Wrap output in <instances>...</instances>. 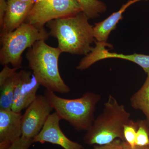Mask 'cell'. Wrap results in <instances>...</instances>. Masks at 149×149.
<instances>
[{
  "instance_id": "cell-12",
  "label": "cell",
  "mask_w": 149,
  "mask_h": 149,
  "mask_svg": "<svg viewBox=\"0 0 149 149\" xmlns=\"http://www.w3.org/2000/svg\"><path fill=\"white\" fill-rule=\"evenodd\" d=\"M34 3L18 0L7 1V8L1 34L13 32L25 22Z\"/></svg>"
},
{
  "instance_id": "cell-17",
  "label": "cell",
  "mask_w": 149,
  "mask_h": 149,
  "mask_svg": "<svg viewBox=\"0 0 149 149\" xmlns=\"http://www.w3.org/2000/svg\"><path fill=\"white\" fill-rule=\"evenodd\" d=\"M139 123L135 145L137 146H149V126L146 120H139Z\"/></svg>"
},
{
  "instance_id": "cell-5",
  "label": "cell",
  "mask_w": 149,
  "mask_h": 149,
  "mask_svg": "<svg viewBox=\"0 0 149 149\" xmlns=\"http://www.w3.org/2000/svg\"><path fill=\"white\" fill-rule=\"evenodd\" d=\"M49 33L45 27H38L24 22L13 32L1 34L0 63L3 66L11 65L19 68L22 64V54L37 41H46Z\"/></svg>"
},
{
  "instance_id": "cell-21",
  "label": "cell",
  "mask_w": 149,
  "mask_h": 149,
  "mask_svg": "<svg viewBox=\"0 0 149 149\" xmlns=\"http://www.w3.org/2000/svg\"><path fill=\"white\" fill-rule=\"evenodd\" d=\"M123 141L120 139H116L109 143L103 145H95L93 149H124Z\"/></svg>"
},
{
  "instance_id": "cell-20",
  "label": "cell",
  "mask_w": 149,
  "mask_h": 149,
  "mask_svg": "<svg viewBox=\"0 0 149 149\" xmlns=\"http://www.w3.org/2000/svg\"><path fill=\"white\" fill-rule=\"evenodd\" d=\"M32 140H28L21 137L6 149H29L33 144Z\"/></svg>"
},
{
  "instance_id": "cell-4",
  "label": "cell",
  "mask_w": 149,
  "mask_h": 149,
  "mask_svg": "<svg viewBox=\"0 0 149 149\" xmlns=\"http://www.w3.org/2000/svg\"><path fill=\"white\" fill-rule=\"evenodd\" d=\"M44 95L61 119L78 132L88 131L93 125L96 107L101 99L100 95L90 92L73 99L61 97L47 90Z\"/></svg>"
},
{
  "instance_id": "cell-10",
  "label": "cell",
  "mask_w": 149,
  "mask_h": 149,
  "mask_svg": "<svg viewBox=\"0 0 149 149\" xmlns=\"http://www.w3.org/2000/svg\"><path fill=\"white\" fill-rule=\"evenodd\" d=\"M40 83L32 72L24 70L18 72L12 110L21 113L27 109L37 97Z\"/></svg>"
},
{
  "instance_id": "cell-15",
  "label": "cell",
  "mask_w": 149,
  "mask_h": 149,
  "mask_svg": "<svg viewBox=\"0 0 149 149\" xmlns=\"http://www.w3.org/2000/svg\"><path fill=\"white\" fill-rule=\"evenodd\" d=\"M18 78L17 71L0 86V110H11L14 96Z\"/></svg>"
},
{
  "instance_id": "cell-18",
  "label": "cell",
  "mask_w": 149,
  "mask_h": 149,
  "mask_svg": "<svg viewBox=\"0 0 149 149\" xmlns=\"http://www.w3.org/2000/svg\"><path fill=\"white\" fill-rule=\"evenodd\" d=\"M139 120L134 121L131 120L125 124L123 128V135L124 140L131 146L133 148L135 147L136 133L139 128Z\"/></svg>"
},
{
  "instance_id": "cell-6",
  "label": "cell",
  "mask_w": 149,
  "mask_h": 149,
  "mask_svg": "<svg viewBox=\"0 0 149 149\" xmlns=\"http://www.w3.org/2000/svg\"><path fill=\"white\" fill-rule=\"evenodd\" d=\"M82 11L75 0H36L25 22L44 27L49 22Z\"/></svg>"
},
{
  "instance_id": "cell-7",
  "label": "cell",
  "mask_w": 149,
  "mask_h": 149,
  "mask_svg": "<svg viewBox=\"0 0 149 149\" xmlns=\"http://www.w3.org/2000/svg\"><path fill=\"white\" fill-rule=\"evenodd\" d=\"M53 110L45 96L37 95L22 116V137L32 141L42 130Z\"/></svg>"
},
{
  "instance_id": "cell-2",
  "label": "cell",
  "mask_w": 149,
  "mask_h": 149,
  "mask_svg": "<svg viewBox=\"0 0 149 149\" xmlns=\"http://www.w3.org/2000/svg\"><path fill=\"white\" fill-rule=\"evenodd\" d=\"M62 53L58 47H51L45 40H41L28 49L26 56L29 68L40 85L55 93L68 94L70 88L59 70V58Z\"/></svg>"
},
{
  "instance_id": "cell-22",
  "label": "cell",
  "mask_w": 149,
  "mask_h": 149,
  "mask_svg": "<svg viewBox=\"0 0 149 149\" xmlns=\"http://www.w3.org/2000/svg\"><path fill=\"white\" fill-rule=\"evenodd\" d=\"M7 8V1L0 0V27H2Z\"/></svg>"
},
{
  "instance_id": "cell-1",
  "label": "cell",
  "mask_w": 149,
  "mask_h": 149,
  "mask_svg": "<svg viewBox=\"0 0 149 149\" xmlns=\"http://www.w3.org/2000/svg\"><path fill=\"white\" fill-rule=\"evenodd\" d=\"M83 12L56 19L47 24L49 35L57 40L58 47L62 53L86 56L93 49L95 38L93 27Z\"/></svg>"
},
{
  "instance_id": "cell-8",
  "label": "cell",
  "mask_w": 149,
  "mask_h": 149,
  "mask_svg": "<svg viewBox=\"0 0 149 149\" xmlns=\"http://www.w3.org/2000/svg\"><path fill=\"white\" fill-rule=\"evenodd\" d=\"M109 45L107 43L96 42V46L92 51L81 59L76 68L85 70L97 61L104 59L117 58L132 62L141 66L147 74L149 73V55L134 54L125 55L109 52L106 48Z\"/></svg>"
},
{
  "instance_id": "cell-14",
  "label": "cell",
  "mask_w": 149,
  "mask_h": 149,
  "mask_svg": "<svg viewBox=\"0 0 149 149\" xmlns=\"http://www.w3.org/2000/svg\"><path fill=\"white\" fill-rule=\"evenodd\" d=\"M130 103L134 109L141 111L145 115L149 126V73L143 86L131 96Z\"/></svg>"
},
{
  "instance_id": "cell-19",
  "label": "cell",
  "mask_w": 149,
  "mask_h": 149,
  "mask_svg": "<svg viewBox=\"0 0 149 149\" xmlns=\"http://www.w3.org/2000/svg\"><path fill=\"white\" fill-rule=\"evenodd\" d=\"M19 69V68H11L8 65L4 66L3 68L0 72V86H1Z\"/></svg>"
},
{
  "instance_id": "cell-11",
  "label": "cell",
  "mask_w": 149,
  "mask_h": 149,
  "mask_svg": "<svg viewBox=\"0 0 149 149\" xmlns=\"http://www.w3.org/2000/svg\"><path fill=\"white\" fill-rule=\"evenodd\" d=\"M21 113L0 110V149H6L22 137Z\"/></svg>"
},
{
  "instance_id": "cell-25",
  "label": "cell",
  "mask_w": 149,
  "mask_h": 149,
  "mask_svg": "<svg viewBox=\"0 0 149 149\" xmlns=\"http://www.w3.org/2000/svg\"><path fill=\"white\" fill-rule=\"evenodd\" d=\"M7 1H8L9 0H6Z\"/></svg>"
},
{
  "instance_id": "cell-3",
  "label": "cell",
  "mask_w": 149,
  "mask_h": 149,
  "mask_svg": "<svg viewBox=\"0 0 149 149\" xmlns=\"http://www.w3.org/2000/svg\"><path fill=\"white\" fill-rule=\"evenodd\" d=\"M130 115L125 107L109 95L104 104L102 112L95 119L93 125L83 138L85 144L103 145L116 139L125 141L124 125L130 120Z\"/></svg>"
},
{
  "instance_id": "cell-13",
  "label": "cell",
  "mask_w": 149,
  "mask_h": 149,
  "mask_svg": "<svg viewBox=\"0 0 149 149\" xmlns=\"http://www.w3.org/2000/svg\"><path fill=\"white\" fill-rule=\"evenodd\" d=\"M140 0H130L122 6L119 10L113 13L103 21L98 22L93 27V35L96 41L99 42L107 43L111 32L116 27L122 18V15L130 5Z\"/></svg>"
},
{
  "instance_id": "cell-24",
  "label": "cell",
  "mask_w": 149,
  "mask_h": 149,
  "mask_svg": "<svg viewBox=\"0 0 149 149\" xmlns=\"http://www.w3.org/2000/svg\"><path fill=\"white\" fill-rule=\"evenodd\" d=\"M20 1L23 2L32 3H35L36 0H18Z\"/></svg>"
},
{
  "instance_id": "cell-23",
  "label": "cell",
  "mask_w": 149,
  "mask_h": 149,
  "mask_svg": "<svg viewBox=\"0 0 149 149\" xmlns=\"http://www.w3.org/2000/svg\"><path fill=\"white\" fill-rule=\"evenodd\" d=\"M123 145L124 149H149V145L145 146H136L134 148H131L128 143L125 141H123Z\"/></svg>"
},
{
  "instance_id": "cell-16",
  "label": "cell",
  "mask_w": 149,
  "mask_h": 149,
  "mask_svg": "<svg viewBox=\"0 0 149 149\" xmlns=\"http://www.w3.org/2000/svg\"><path fill=\"white\" fill-rule=\"evenodd\" d=\"M79 4L82 12L89 19L98 17L107 10L105 4L100 0H75Z\"/></svg>"
},
{
  "instance_id": "cell-9",
  "label": "cell",
  "mask_w": 149,
  "mask_h": 149,
  "mask_svg": "<svg viewBox=\"0 0 149 149\" xmlns=\"http://www.w3.org/2000/svg\"><path fill=\"white\" fill-rule=\"evenodd\" d=\"M61 120L56 112L51 113L40 133L32 140L33 143H48L58 145L63 149H84L81 144L65 136L60 126Z\"/></svg>"
}]
</instances>
